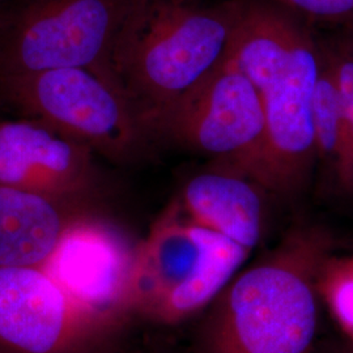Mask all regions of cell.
I'll return each instance as SVG.
<instances>
[{
	"mask_svg": "<svg viewBox=\"0 0 353 353\" xmlns=\"http://www.w3.org/2000/svg\"><path fill=\"white\" fill-rule=\"evenodd\" d=\"M227 55L254 84L263 105V189L294 196L316 163L312 106L321 39L306 21L272 0H240Z\"/></svg>",
	"mask_w": 353,
	"mask_h": 353,
	"instance_id": "1",
	"label": "cell"
},
{
	"mask_svg": "<svg viewBox=\"0 0 353 353\" xmlns=\"http://www.w3.org/2000/svg\"><path fill=\"white\" fill-rule=\"evenodd\" d=\"M332 250L326 228H290L205 309L195 353H314L321 303L316 283Z\"/></svg>",
	"mask_w": 353,
	"mask_h": 353,
	"instance_id": "2",
	"label": "cell"
},
{
	"mask_svg": "<svg viewBox=\"0 0 353 353\" xmlns=\"http://www.w3.org/2000/svg\"><path fill=\"white\" fill-rule=\"evenodd\" d=\"M239 10L240 0H131L100 77L152 139L159 118L227 58Z\"/></svg>",
	"mask_w": 353,
	"mask_h": 353,
	"instance_id": "3",
	"label": "cell"
},
{
	"mask_svg": "<svg viewBox=\"0 0 353 353\" xmlns=\"http://www.w3.org/2000/svg\"><path fill=\"white\" fill-rule=\"evenodd\" d=\"M250 252L188 220L172 202L138 243L131 316L176 326L205 310Z\"/></svg>",
	"mask_w": 353,
	"mask_h": 353,
	"instance_id": "4",
	"label": "cell"
},
{
	"mask_svg": "<svg viewBox=\"0 0 353 353\" xmlns=\"http://www.w3.org/2000/svg\"><path fill=\"white\" fill-rule=\"evenodd\" d=\"M0 108L117 164L141 161L154 143L121 94L88 68L3 76Z\"/></svg>",
	"mask_w": 353,
	"mask_h": 353,
	"instance_id": "5",
	"label": "cell"
},
{
	"mask_svg": "<svg viewBox=\"0 0 353 353\" xmlns=\"http://www.w3.org/2000/svg\"><path fill=\"white\" fill-rule=\"evenodd\" d=\"M152 137L210 157L214 166L263 188V105L254 84L228 55L159 118Z\"/></svg>",
	"mask_w": 353,
	"mask_h": 353,
	"instance_id": "6",
	"label": "cell"
},
{
	"mask_svg": "<svg viewBox=\"0 0 353 353\" xmlns=\"http://www.w3.org/2000/svg\"><path fill=\"white\" fill-rule=\"evenodd\" d=\"M131 0H0V77L52 68L100 76Z\"/></svg>",
	"mask_w": 353,
	"mask_h": 353,
	"instance_id": "7",
	"label": "cell"
},
{
	"mask_svg": "<svg viewBox=\"0 0 353 353\" xmlns=\"http://www.w3.org/2000/svg\"><path fill=\"white\" fill-rule=\"evenodd\" d=\"M119 326L77 306L42 267L0 265V350L109 353Z\"/></svg>",
	"mask_w": 353,
	"mask_h": 353,
	"instance_id": "8",
	"label": "cell"
},
{
	"mask_svg": "<svg viewBox=\"0 0 353 353\" xmlns=\"http://www.w3.org/2000/svg\"><path fill=\"white\" fill-rule=\"evenodd\" d=\"M138 243L99 212L68 228L42 268L85 310L115 326L131 316V279Z\"/></svg>",
	"mask_w": 353,
	"mask_h": 353,
	"instance_id": "9",
	"label": "cell"
},
{
	"mask_svg": "<svg viewBox=\"0 0 353 353\" xmlns=\"http://www.w3.org/2000/svg\"><path fill=\"white\" fill-rule=\"evenodd\" d=\"M89 147L26 119H0V186L94 205L101 174Z\"/></svg>",
	"mask_w": 353,
	"mask_h": 353,
	"instance_id": "10",
	"label": "cell"
},
{
	"mask_svg": "<svg viewBox=\"0 0 353 353\" xmlns=\"http://www.w3.org/2000/svg\"><path fill=\"white\" fill-rule=\"evenodd\" d=\"M265 192L248 176L211 165L189 178L173 203L191 223L252 252L265 236Z\"/></svg>",
	"mask_w": 353,
	"mask_h": 353,
	"instance_id": "11",
	"label": "cell"
},
{
	"mask_svg": "<svg viewBox=\"0 0 353 353\" xmlns=\"http://www.w3.org/2000/svg\"><path fill=\"white\" fill-rule=\"evenodd\" d=\"M96 207L0 186V265L42 267L68 228Z\"/></svg>",
	"mask_w": 353,
	"mask_h": 353,
	"instance_id": "12",
	"label": "cell"
},
{
	"mask_svg": "<svg viewBox=\"0 0 353 353\" xmlns=\"http://www.w3.org/2000/svg\"><path fill=\"white\" fill-rule=\"evenodd\" d=\"M321 68L316 77L312 121L316 157L327 163L341 183L348 163V137L331 57L321 39Z\"/></svg>",
	"mask_w": 353,
	"mask_h": 353,
	"instance_id": "13",
	"label": "cell"
},
{
	"mask_svg": "<svg viewBox=\"0 0 353 353\" xmlns=\"http://www.w3.org/2000/svg\"><path fill=\"white\" fill-rule=\"evenodd\" d=\"M321 303L353 345V255L328 256L318 275Z\"/></svg>",
	"mask_w": 353,
	"mask_h": 353,
	"instance_id": "14",
	"label": "cell"
},
{
	"mask_svg": "<svg viewBox=\"0 0 353 353\" xmlns=\"http://www.w3.org/2000/svg\"><path fill=\"white\" fill-rule=\"evenodd\" d=\"M325 45L334 64L348 137V163L341 185L353 191V38L341 34L325 39Z\"/></svg>",
	"mask_w": 353,
	"mask_h": 353,
	"instance_id": "15",
	"label": "cell"
},
{
	"mask_svg": "<svg viewBox=\"0 0 353 353\" xmlns=\"http://www.w3.org/2000/svg\"><path fill=\"white\" fill-rule=\"evenodd\" d=\"M303 21L339 28L353 38V0H272Z\"/></svg>",
	"mask_w": 353,
	"mask_h": 353,
	"instance_id": "16",
	"label": "cell"
},
{
	"mask_svg": "<svg viewBox=\"0 0 353 353\" xmlns=\"http://www.w3.org/2000/svg\"><path fill=\"white\" fill-rule=\"evenodd\" d=\"M341 353H353V345H350L348 348H345V350H343Z\"/></svg>",
	"mask_w": 353,
	"mask_h": 353,
	"instance_id": "17",
	"label": "cell"
},
{
	"mask_svg": "<svg viewBox=\"0 0 353 353\" xmlns=\"http://www.w3.org/2000/svg\"><path fill=\"white\" fill-rule=\"evenodd\" d=\"M0 353H6V352H4V351H1V350H0Z\"/></svg>",
	"mask_w": 353,
	"mask_h": 353,
	"instance_id": "18",
	"label": "cell"
}]
</instances>
